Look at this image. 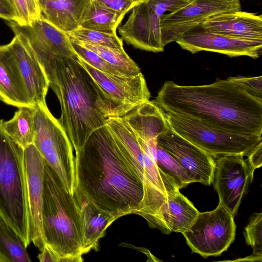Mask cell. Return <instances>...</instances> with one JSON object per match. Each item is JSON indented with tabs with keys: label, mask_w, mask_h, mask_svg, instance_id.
Segmentation results:
<instances>
[{
	"label": "cell",
	"mask_w": 262,
	"mask_h": 262,
	"mask_svg": "<svg viewBox=\"0 0 262 262\" xmlns=\"http://www.w3.org/2000/svg\"><path fill=\"white\" fill-rule=\"evenodd\" d=\"M102 6L117 13L125 15L141 3L139 0H95Z\"/></svg>",
	"instance_id": "cell-34"
},
{
	"label": "cell",
	"mask_w": 262,
	"mask_h": 262,
	"mask_svg": "<svg viewBox=\"0 0 262 262\" xmlns=\"http://www.w3.org/2000/svg\"><path fill=\"white\" fill-rule=\"evenodd\" d=\"M157 142L182 168L191 183L211 184L215 169L212 156L179 135L169 125L158 136Z\"/></svg>",
	"instance_id": "cell-14"
},
{
	"label": "cell",
	"mask_w": 262,
	"mask_h": 262,
	"mask_svg": "<svg viewBox=\"0 0 262 262\" xmlns=\"http://www.w3.org/2000/svg\"><path fill=\"white\" fill-rule=\"evenodd\" d=\"M75 152L74 194L116 220L130 214L141 215L143 183L107 124L93 132Z\"/></svg>",
	"instance_id": "cell-1"
},
{
	"label": "cell",
	"mask_w": 262,
	"mask_h": 262,
	"mask_svg": "<svg viewBox=\"0 0 262 262\" xmlns=\"http://www.w3.org/2000/svg\"><path fill=\"white\" fill-rule=\"evenodd\" d=\"M24 162L30 239L41 251L46 245L42 225L44 159L33 144L24 149Z\"/></svg>",
	"instance_id": "cell-17"
},
{
	"label": "cell",
	"mask_w": 262,
	"mask_h": 262,
	"mask_svg": "<svg viewBox=\"0 0 262 262\" xmlns=\"http://www.w3.org/2000/svg\"><path fill=\"white\" fill-rule=\"evenodd\" d=\"M170 127L213 157L226 155L248 156L262 142V136L215 129L190 118L165 113Z\"/></svg>",
	"instance_id": "cell-8"
},
{
	"label": "cell",
	"mask_w": 262,
	"mask_h": 262,
	"mask_svg": "<svg viewBox=\"0 0 262 262\" xmlns=\"http://www.w3.org/2000/svg\"><path fill=\"white\" fill-rule=\"evenodd\" d=\"M23 86L32 104H45L49 88L45 71L29 47L17 35L8 43Z\"/></svg>",
	"instance_id": "cell-18"
},
{
	"label": "cell",
	"mask_w": 262,
	"mask_h": 262,
	"mask_svg": "<svg viewBox=\"0 0 262 262\" xmlns=\"http://www.w3.org/2000/svg\"><path fill=\"white\" fill-rule=\"evenodd\" d=\"M33 144L53 169L68 191L73 195L74 156L71 142L59 120L47 104L35 106Z\"/></svg>",
	"instance_id": "cell-7"
},
{
	"label": "cell",
	"mask_w": 262,
	"mask_h": 262,
	"mask_svg": "<svg viewBox=\"0 0 262 262\" xmlns=\"http://www.w3.org/2000/svg\"><path fill=\"white\" fill-rule=\"evenodd\" d=\"M68 36L73 39L97 45L124 49L123 39L116 34L104 33L82 28L67 33Z\"/></svg>",
	"instance_id": "cell-29"
},
{
	"label": "cell",
	"mask_w": 262,
	"mask_h": 262,
	"mask_svg": "<svg viewBox=\"0 0 262 262\" xmlns=\"http://www.w3.org/2000/svg\"><path fill=\"white\" fill-rule=\"evenodd\" d=\"M191 0H149L134 7L126 22L118 28L125 42L136 48L155 53L164 51L160 21L166 12H173Z\"/></svg>",
	"instance_id": "cell-9"
},
{
	"label": "cell",
	"mask_w": 262,
	"mask_h": 262,
	"mask_svg": "<svg viewBox=\"0 0 262 262\" xmlns=\"http://www.w3.org/2000/svg\"><path fill=\"white\" fill-rule=\"evenodd\" d=\"M124 16L107 8L95 0H90L80 28L116 34L117 29Z\"/></svg>",
	"instance_id": "cell-26"
},
{
	"label": "cell",
	"mask_w": 262,
	"mask_h": 262,
	"mask_svg": "<svg viewBox=\"0 0 262 262\" xmlns=\"http://www.w3.org/2000/svg\"><path fill=\"white\" fill-rule=\"evenodd\" d=\"M241 10L239 0H191L186 5L161 18L162 42L176 41L184 33L215 16Z\"/></svg>",
	"instance_id": "cell-11"
},
{
	"label": "cell",
	"mask_w": 262,
	"mask_h": 262,
	"mask_svg": "<svg viewBox=\"0 0 262 262\" xmlns=\"http://www.w3.org/2000/svg\"><path fill=\"white\" fill-rule=\"evenodd\" d=\"M78 61L116 105L121 117L149 100L150 94L142 73L134 76L117 75L99 70L78 56Z\"/></svg>",
	"instance_id": "cell-13"
},
{
	"label": "cell",
	"mask_w": 262,
	"mask_h": 262,
	"mask_svg": "<svg viewBox=\"0 0 262 262\" xmlns=\"http://www.w3.org/2000/svg\"><path fill=\"white\" fill-rule=\"evenodd\" d=\"M42 66L49 87L61 106L59 122L73 149H79L89 137L106 124L111 117H121L116 106L103 93L78 59L34 54Z\"/></svg>",
	"instance_id": "cell-3"
},
{
	"label": "cell",
	"mask_w": 262,
	"mask_h": 262,
	"mask_svg": "<svg viewBox=\"0 0 262 262\" xmlns=\"http://www.w3.org/2000/svg\"><path fill=\"white\" fill-rule=\"evenodd\" d=\"M37 256L40 261L59 262L57 255L49 247L45 246Z\"/></svg>",
	"instance_id": "cell-37"
},
{
	"label": "cell",
	"mask_w": 262,
	"mask_h": 262,
	"mask_svg": "<svg viewBox=\"0 0 262 262\" xmlns=\"http://www.w3.org/2000/svg\"><path fill=\"white\" fill-rule=\"evenodd\" d=\"M247 157L246 161L253 172L260 168L262 165V142L257 145Z\"/></svg>",
	"instance_id": "cell-36"
},
{
	"label": "cell",
	"mask_w": 262,
	"mask_h": 262,
	"mask_svg": "<svg viewBox=\"0 0 262 262\" xmlns=\"http://www.w3.org/2000/svg\"><path fill=\"white\" fill-rule=\"evenodd\" d=\"M199 212L179 190L167 195L159 210L157 229L166 234L185 232Z\"/></svg>",
	"instance_id": "cell-21"
},
{
	"label": "cell",
	"mask_w": 262,
	"mask_h": 262,
	"mask_svg": "<svg viewBox=\"0 0 262 262\" xmlns=\"http://www.w3.org/2000/svg\"><path fill=\"white\" fill-rule=\"evenodd\" d=\"M234 216L219 203L213 210L199 212L183 235L192 252L207 257L226 251L234 240Z\"/></svg>",
	"instance_id": "cell-10"
},
{
	"label": "cell",
	"mask_w": 262,
	"mask_h": 262,
	"mask_svg": "<svg viewBox=\"0 0 262 262\" xmlns=\"http://www.w3.org/2000/svg\"><path fill=\"white\" fill-rule=\"evenodd\" d=\"M70 38V37H69ZM72 47L77 56L93 67L112 74L124 76L111 67L95 52L80 45L70 38Z\"/></svg>",
	"instance_id": "cell-32"
},
{
	"label": "cell",
	"mask_w": 262,
	"mask_h": 262,
	"mask_svg": "<svg viewBox=\"0 0 262 262\" xmlns=\"http://www.w3.org/2000/svg\"><path fill=\"white\" fill-rule=\"evenodd\" d=\"M16 16V23L29 25L41 18L39 0H12Z\"/></svg>",
	"instance_id": "cell-31"
},
{
	"label": "cell",
	"mask_w": 262,
	"mask_h": 262,
	"mask_svg": "<svg viewBox=\"0 0 262 262\" xmlns=\"http://www.w3.org/2000/svg\"><path fill=\"white\" fill-rule=\"evenodd\" d=\"M244 235L247 244L253 249L252 256L262 258V213L252 215L245 229Z\"/></svg>",
	"instance_id": "cell-30"
},
{
	"label": "cell",
	"mask_w": 262,
	"mask_h": 262,
	"mask_svg": "<svg viewBox=\"0 0 262 262\" xmlns=\"http://www.w3.org/2000/svg\"><path fill=\"white\" fill-rule=\"evenodd\" d=\"M8 24L33 53L78 59L67 34L42 17L29 25L15 21H8Z\"/></svg>",
	"instance_id": "cell-16"
},
{
	"label": "cell",
	"mask_w": 262,
	"mask_h": 262,
	"mask_svg": "<svg viewBox=\"0 0 262 262\" xmlns=\"http://www.w3.org/2000/svg\"><path fill=\"white\" fill-rule=\"evenodd\" d=\"M0 18L8 21H17V16L12 0H0Z\"/></svg>",
	"instance_id": "cell-35"
},
{
	"label": "cell",
	"mask_w": 262,
	"mask_h": 262,
	"mask_svg": "<svg viewBox=\"0 0 262 262\" xmlns=\"http://www.w3.org/2000/svg\"><path fill=\"white\" fill-rule=\"evenodd\" d=\"M78 208L83 254L96 250L107 228L116 220L100 212L80 196L74 194Z\"/></svg>",
	"instance_id": "cell-23"
},
{
	"label": "cell",
	"mask_w": 262,
	"mask_h": 262,
	"mask_svg": "<svg viewBox=\"0 0 262 262\" xmlns=\"http://www.w3.org/2000/svg\"><path fill=\"white\" fill-rule=\"evenodd\" d=\"M154 102L165 113L186 116L217 129L262 135V101L229 77L199 85L166 81Z\"/></svg>",
	"instance_id": "cell-2"
},
{
	"label": "cell",
	"mask_w": 262,
	"mask_h": 262,
	"mask_svg": "<svg viewBox=\"0 0 262 262\" xmlns=\"http://www.w3.org/2000/svg\"><path fill=\"white\" fill-rule=\"evenodd\" d=\"M146 152L156 149L159 135L169 127L165 112L154 101H146L121 117Z\"/></svg>",
	"instance_id": "cell-19"
},
{
	"label": "cell",
	"mask_w": 262,
	"mask_h": 262,
	"mask_svg": "<svg viewBox=\"0 0 262 262\" xmlns=\"http://www.w3.org/2000/svg\"><path fill=\"white\" fill-rule=\"evenodd\" d=\"M106 124L121 142L145 189L144 214L150 217L157 216L168 194L180 189L161 172L139 142L136 135L121 117H111Z\"/></svg>",
	"instance_id": "cell-6"
},
{
	"label": "cell",
	"mask_w": 262,
	"mask_h": 262,
	"mask_svg": "<svg viewBox=\"0 0 262 262\" xmlns=\"http://www.w3.org/2000/svg\"><path fill=\"white\" fill-rule=\"evenodd\" d=\"M229 78L249 94L262 101V77L237 76Z\"/></svg>",
	"instance_id": "cell-33"
},
{
	"label": "cell",
	"mask_w": 262,
	"mask_h": 262,
	"mask_svg": "<svg viewBox=\"0 0 262 262\" xmlns=\"http://www.w3.org/2000/svg\"><path fill=\"white\" fill-rule=\"evenodd\" d=\"M176 42L192 54L209 51L229 57L246 56L256 59L262 53V39L240 38L210 32L201 24L186 31Z\"/></svg>",
	"instance_id": "cell-15"
},
{
	"label": "cell",
	"mask_w": 262,
	"mask_h": 262,
	"mask_svg": "<svg viewBox=\"0 0 262 262\" xmlns=\"http://www.w3.org/2000/svg\"><path fill=\"white\" fill-rule=\"evenodd\" d=\"M139 1L142 3L147 2L149 0H139Z\"/></svg>",
	"instance_id": "cell-38"
},
{
	"label": "cell",
	"mask_w": 262,
	"mask_h": 262,
	"mask_svg": "<svg viewBox=\"0 0 262 262\" xmlns=\"http://www.w3.org/2000/svg\"><path fill=\"white\" fill-rule=\"evenodd\" d=\"M0 100L17 107L34 106L21 83L8 44L0 45Z\"/></svg>",
	"instance_id": "cell-24"
},
{
	"label": "cell",
	"mask_w": 262,
	"mask_h": 262,
	"mask_svg": "<svg viewBox=\"0 0 262 262\" xmlns=\"http://www.w3.org/2000/svg\"><path fill=\"white\" fill-rule=\"evenodd\" d=\"M25 242L0 213V262H30Z\"/></svg>",
	"instance_id": "cell-27"
},
{
	"label": "cell",
	"mask_w": 262,
	"mask_h": 262,
	"mask_svg": "<svg viewBox=\"0 0 262 262\" xmlns=\"http://www.w3.org/2000/svg\"><path fill=\"white\" fill-rule=\"evenodd\" d=\"M90 0H39L41 17L67 33L80 27Z\"/></svg>",
	"instance_id": "cell-22"
},
{
	"label": "cell",
	"mask_w": 262,
	"mask_h": 262,
	"mask_svg": "<svg viewBox=\"0 0 262 262\" xmlns=\"http://www.w3.org/2000/svg\"><path fill=\"white\" fill-rule=\"evenodd\" d=\"M241 155H226L213 157L215 169L213 183L219 203L234 216L246 193L253 172Z\"/></svg>",
	"instance_id": "cell-12"
},
{
	"label": "cell",
	"mask_w": 262,
	"mask_h": 262,
	"mask_svg": "<svg viewBox=\"0 0 262 262\" xmlns=\"http://www.w3.org/2000/svg\"><path fill=\"white\" fill-rule=\"evenodd\" d=\"M207 31L236 38L262 39V15L236 11L223 13L201 24Z\"/></svg>",
	"instance_id": "cell-20"
},
{
	"label": "cell",
	"mask_w": 262,
	"mask_h": 262,
	"mask_svg": "<svg viewBox=\"0 0 262 262\" xmlns=\"http://www.w3.org/2000/svg\"><path fill=\"white\" fill-rule=\"evenodd\" d=\"M73 40L96 53L111 67L124 76H134L141 73L139 67L124 49H118Z\"/></svg>",
	"instance_id": "cell-28"
},
{
	"label": "cell",
	"mask_w": 262,
	"mask_h": 262,
	"mask_svg": "<svg viewBox=\"0 0 262 262\" xmlns=\"http://www.w3.org/2000/svg\"><path fill=\"white\" fill-rule=\"evenodd\" d=\"M0 120V213L29 246L24 149L5 132Z\"/></svg>",
	"instance_id": "cell-5"
},
{
	"label": "cell",
	"mask_w": 262,
	"mask_h": 262,
	"mask_svg": "<svg viewBox=\"0 0 262 262\" xmlns=\"http://www.w3.org/2000/svg\"><path fill=\"white\" fill-rule=\"evenodd\" d=\"M18 108L11 119L7 121L2 120L1 125L9 137L25 149L34 142L35 106Z\"/></svg>",
	"instance_id": "cell-25"
},
{
	"label": "cell",
	"mask_w": 262,
	"mask_h": 262,
	"mask_svg": "<svg viewBox=\"0 0 262 262\" xmlns=\"http://www.w3.org/2000/svg\"><path fill=\"white\" fill-rule=\"evenodd\" d=\"M42 225L45 246L57 255L59 262L83 260L78 206L45 160Z\"/></svg>",
	"instance_id": "cell-4"
}]
</instances>
